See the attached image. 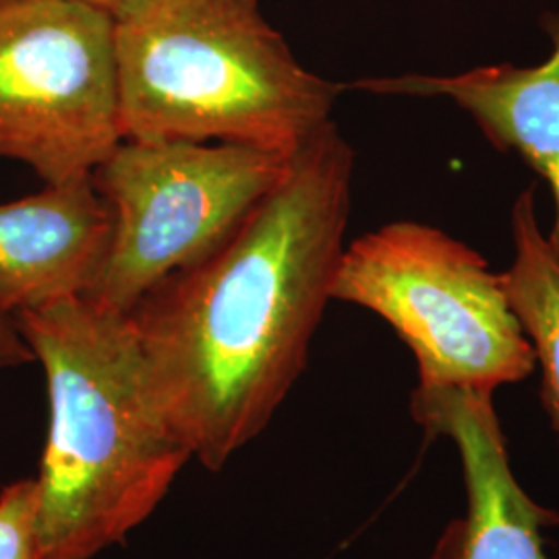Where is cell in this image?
<instances>
[{"mask_svg": "<svg viewBox=\"0 0 559 559\" xmlns=\"http://www.w3.org/2000/svg\"><path fill=\"white\" fill-rule=\"evenodd\" d=\"M112 237V212L90 177L0 203V307L13 316L87 295Z\"/></svg>", "mask_w": 559, "mask_h": 559, "instance_id": "9", "label": "cell"}, {"mask_svg": "<svg viewBox=\"0 0 559 559\" xmlns=\"http://www.w3.org/2000/svg\"><path fill=\"white\" fill-rule=\"evenodd\" d=\"M514 260L500 274L514 313L540 365V400L559 438V253L543 233L535 187L524 189L512 205Z\"/></svg>", "mask_w": 559, "mask_h": 559, "instance_id": "10", "label": "cell"}, {"mask_svg": "<svg viewBox=\"0 0 559 559\" xmlns=\"http://www.w3.org/2000/svg\"><path fill=\"white\" fill-rule=\"evenodd\" d=\"M290 160L237 143L120 141L90 175L112 212V237L83 297L129 316L162 280L226 245Z\"/></svg>", "mask_w": 559, "mask_h": 559, "instance_id": "5", "label": "cell"}, {"mask_svg": "<svg viewBox=\"0 0 559 559\" xmlns=\"http://www.w3.org/2000/svg\"><path fill=\"white\" fill-rule=\"evenodd\" d=\"M48 381L38 483L46 559H92L160 506L189 443L168 417L131 318L83 295L15 313Z\"/></svg>", "mask_w": 559, "mask_h": 559, "instance_id": "2", "label": "cell"}, {"mask_svg": "<svg viewBox=\"0 0 559 559\" xmlns=\"http://www.w3.org/2000/svg\"><path fill=\"white\" fill-rule=\"evenodd\" d=\"M122 141L115 17L85 0L0 2V158L87 179Z\"/></svg>", "mask_w": 559, "mask_h": 559, "instance_id": "6", "label": "cell"}, {"mask_svg": "<svg viewBox=\"0 0 559 559\" xmlns=\"http://www.w3.org/2000/svg\"><path fill=\"white\" fill-rule=\"evenodd\" d=\"M85 2H92V4H98V7H104V9H112L119 0H85Z\"/></svg>", "mask_w": 559, "mask_h": 559, "instance_id": "13", "label": "cell"}, {"mask_svg": "<svg viewBox=\"0 0 559 559\" xmlns=\"http://www.w3.org/2000/svg\"><path fill=\"white\" fill-rule=\"evenodd\" d=\"M353 175L330 120L226 245L129 313L168 417L212 471L260 436L307 365L346 249Z\"/></svg>", "mask_w": 559, "mask_h": 559, "instance_id": "1", "label": "cell"}, {"mask_svg": "<svg viewBox=\"0 0 559 559\" xmlns=\"http://www.w3.org/2000/svg\"><path fill=\"white\" fill-rule=\"evenodd\" d=\"M0 2H4V0H0Z\"/></svg>", "mask_w": 559, "mask_h": 559, "instance_id": "14", "label": "cell"}, {"mask_svg": "<svg viewBox=\"0 0 559 559\" xmlns=\"http://www.w3.org/2000/svg\"><path fill=\"white\" fill-rule=\"evenodd\" d=\"M0 559H46L36 477L15 480L0 491Z\"/></svg>", "mask_w": 559, "mask_h": 559, "instance_id": "11", "label": "cell"}, {"mask_svg": "<svg viewBox=\"0 0 559 559\" xmlns=\"http://www.w3.org/2000/svg\"><path fill=\"white\" fill-rule=\"evenodd\" d=\"M540 29L551 41V55L535 67L506 62L456 75L360 80L350 87L454 102L496 150L519 156L547 185L556 214L549 240L559 253V13H543Z\"/></svg>", "mask_w": 559, "mask_h": 559, "instance_id": "8", "label": "cell"}, {"mask_svg": "<svg viewBox=\"0 0 559 559\" xmlns=\"http://www.w3.org/2000/svg\"><path fill=\"white\" fill-rule=\"evenodd\" d=\"M122 140L237 143L295 156L344 90L305 69L260 0H119Z\"/></svg>", "mask_w": 559, "mask_h": 559, "instance_id": "3", "label": "cell"}, {"mask_svg": "<svg viewBox=\"0 0 559 559\" xmlns=\"http://www.w3.org/2000/svg\"><path fill=\"white\" fill-rule=\"evenodd\" d=\"M332 300L373 311L411 348L420 385L496 392L537 357L479 251L420 222H390L346 245Z\"/></svg>", "mask_w": 559, "mask_h": 559, "instance_id": "4", "label": "cell"}, {"mask_svg": "<svg viewBox=\"0 0 559 559\" xmlns=\"http://www.w3.org/2000/svg\"><path fill=\"white\" fill-rule=\"evenodd\" d=\"M32 360H36L34 353L21 336L15 316L0 307V367H20Z\"/></svg>", "mask_w": 559, "mask_h": 559, "instance_id": "12", "label": "cell"}, {"mask_svg": "<svg viewBox=\"0 0 559 559\" xmlns=\"http://www.w3.org/2000/svg\"><path fill=\"white\" fill-rule=\"evenodd\" d=\"M411 413L427 436L456 443L468 498L466 516L445 528L431 559H549L540 531L558 524V514L514 477L493 392L419 383Z\"/></svg>", "mask_w": 559, "mask_h": 559, "instance_id": "7", "label": "cell"}]
</instances>
